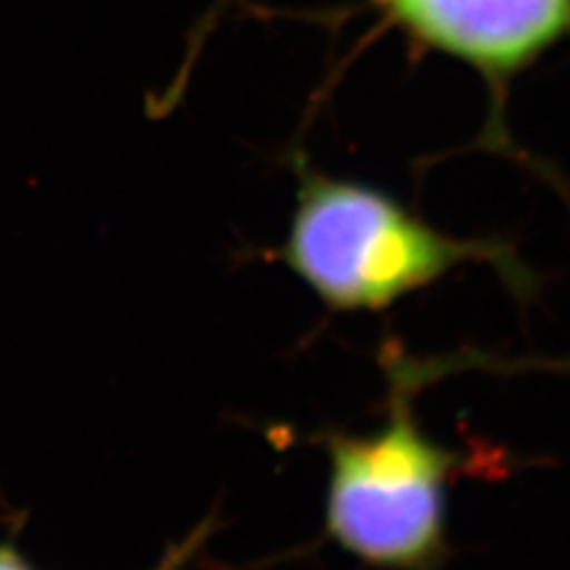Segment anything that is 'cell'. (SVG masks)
Returning a JSON list of instances; mask_svg holds the SVG:
<instances>
[{"mask_svg": "<svg viewBox=\"0 0 570 570\" xmlns=\"http://www.w3.org/2000/svg\"><path fill=\"white\" fill-rule=\"evenodd\" d=\"M412 41L505 85L570 39V0H376Z\"/></svg>", "mask_w": 570, "mask_h": 570, "instance_id": "obj_3", "label": "cell"}, {"mask_svg": "<svg viewBox=\"0 0 570 570\" xmlns=\"http://www.w3.org/2000/svg\"><path fill=\"white\" fill-rule=\"evenodd\" d=\"M287 268L332 311H381L468 261L518 265L501 245L454 239L385 190L308 167L279 249Z\"/></svg>", "mask_w": 570, "mask_h": 570, "instance_id": "obj_2", "label": "cell"}, {"mask_svg": "<svg viewBox=\"0 0 570 570\" xmlns=\"http://www.w3.org/2000/svg\"><path fill=\"white\" fill-rule=\"evenodd\" d=\"M385 425L370 435L327 433L326 534L372 569L440 570L446 553V487L456 452L419 428L412 397L450 364L407 360L387 346Z\"/></svg>", "mask_w": 570, "mask_h": 570, "instance_id": "obj_1", "label": "cell"}, {"mask_svg": "<svg viewBox=\"0 0 570 570\" xmlns=\"http://www.w3.org/2000/svg\"><path fill=\"white\" fill-rule=\"evenodd\" d=\"M197 543H199V534H195L184 548H178V550L174 551V553L165 560L164 564L157 567V570H178V567H183L184 562L188 560V556L197 548ZM0 570L37 569L30 564V560H28L16 546L0 541Z\"/></svg>", "mask_w": 570, "mask_h": 570, "instance_id": "obj_4", "label": "cell"}]
</instances>
